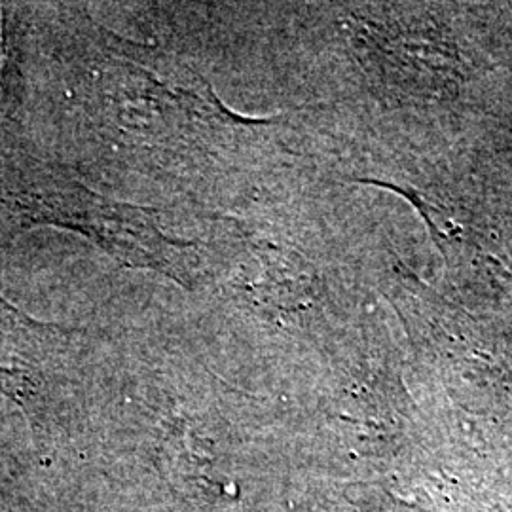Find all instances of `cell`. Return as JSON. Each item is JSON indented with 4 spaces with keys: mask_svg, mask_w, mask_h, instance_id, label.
<instances>
[{
    "mask_svg": "<svg viewBox=\"0 0 512 512\" xmlns=\"http://www.w3.org/2000/svg\"><path fill=\"white\" fill-rule=\"evenodd\" d=\"M59 330L14 308L0 294V391L37 416L46 401Z\"/></svg>",
    "mask_w": 512,
    "mask_h": 512,
    "instance_id": "2",
    "label": "cell"
},
{
    "mask_svg": "<svg viewBox=\"0 0 512 512\" xmlns=\"http://www.w3.org/2000/svg\"><path fill=\"white\" fill-rule=\"evenodd\" d=\"M23 209L35 224L78 232L126 266L154 270L194 289L198 272L194 247L167 238L152 209L114 202L73 181L25 198Z\"/></svg>",
    "mask_w": 512,
    "mask_h": 512,
    "instance_id": "1",
    "label": "cell"
}]
</instances>
